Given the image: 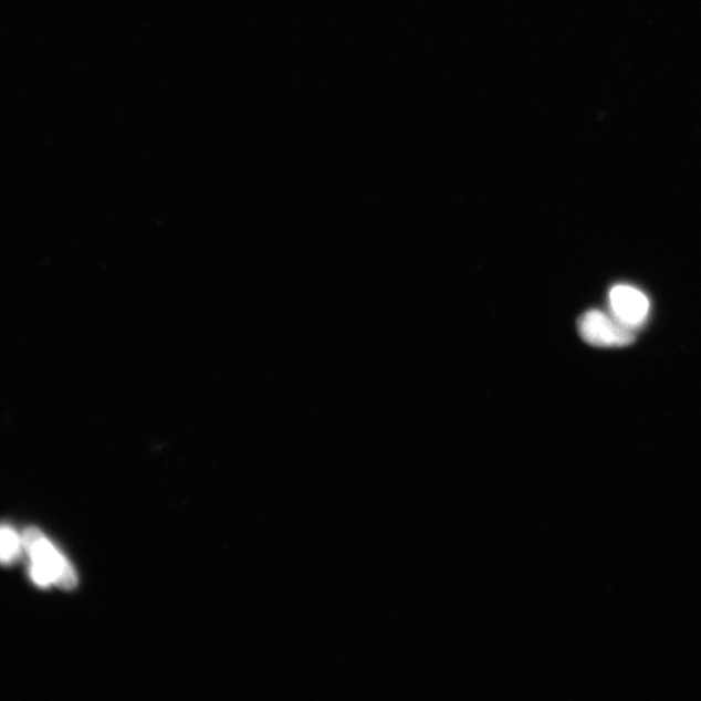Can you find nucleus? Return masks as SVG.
Here are the masks:
<instances>
[{
	"label": "nucleus",
	"mask_w": 701,
	"mask_h": 701,
	"mask_svg": "<svg viewBox=\"0 0 701 701\" xmlns=\"http://www.w3.org/2000/svg\"><path fill=\"white\" fill-rule=\"evenodd\" d=\"M22 541H24L25 552L31 558L29 576L36 587L49 588L55 585L64 590H72L76 587V572L39 529H27L22 533Z\"/></svg>",
	"instance_id": "obj_1"
},
{
	"label": "nucleus",
	"mask_w": 701,
	"mask_h": 701,
	"mask_svg": "<svg viewBox=\"0 0 701 701\" xmlns=\"http://www.w3.org/2000/svg\"><path fill=\"white\" fill-rule=\"evenodd\" d=\"M578 327L582 338L596 347H624L636 339L632 327L601 311L586 312L580 317Z\"/></svg>",
	"instance_id": "obj_2"
},
{
	"label": "nucleus",
	"mask_w": 701,
	"mask_h": 701,
	"mask_svg": "<svg viewBox=\"0 0 701 701\" xmlns=\"http://www.w3.org/2000/svg\"><path fill=\"white\" fill-rule=\"evenodd\" d=\"M609 303L614 316L625 325L636 329L650 312V302L647 296L636 287L618 285L610 290Z\"/></svg>",
	"instance_id": "obj_3"
},
{
	"label": "nucleus",
	"mask_w": 701,
	"mask_h": 701,
	"mask_svg": "<svg viewBox=\"0 0 701 701\" xmlns=\"http://www.w3.org/2000/svg\"><path fill=\"white\" fill-rule=\"evenodd\" d=\"M24 548V541L10 525H0V565L10 566L19 561Z\"/></svg>",
	"instance_id": "obj_4"
}]
</instances>
